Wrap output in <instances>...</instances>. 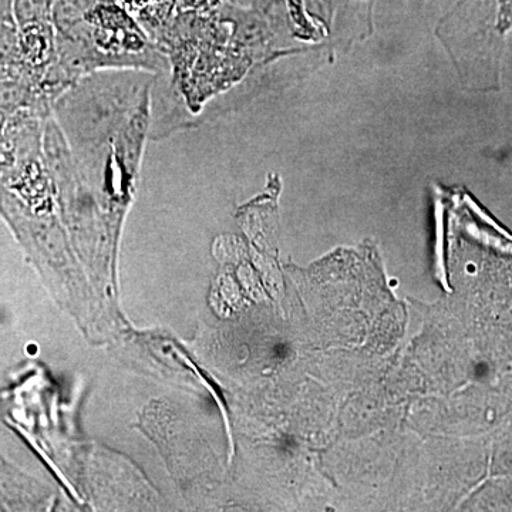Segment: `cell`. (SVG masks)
<instances>
[{
    "label": "cell",
    "instance_id": "3957f363",
    "mask_svg": "<svg viewBox=\"0 0 512 512\" xmlns=\"http://www.w3.org/2000/svg\"><path fill=\"white\" fill-rule=\"evenodd\" d=\"M50 8H52L50 0H13V19H15L16 28L52 20Z\"/></svg>",
    "mask_w": 512,
    "mask_h": 512
},
{
    "label": "cell",
    "instance_id": "7a4b0ae2",
    "mask_svg": "<svg viewBox=\"0 0 512 512\" xmlns=\"http://www.w3.org/2000/svg\"><path fill=\"white\" fill-rule=\"evenodd\" d=\"M124 8L136 18L154 43L170 25L178 10V0H119Z\"/></svg>",
    "mask_w": 512,
    "mask_h": 512
},
{
    "label": "cell",
    "instance_id": "277c9868",
    "mask_svg": "<svg viewBox=\"0 0 512 512\" xmlns=\"http://www.w3.org/2000/svg\"><path fill=\"white\" fill-rule=\"evenodd\" d=\"M500 10V22L503 25H511L512 22V0H497Z\"/></svg>",
    "mask_w": 512,
    "mask_h": 512
},
{
    "label": "cell",
    "instance_id": "52a82bcc",
    "mask_svg": "<svg viewBox=\"0 0 512 512\" xmlns=\"http://www.w3.org/2000/svg\"><path fill=\"white\" fill-rule=\"evenodd\" d=\"M50 2H53V0H50Z\"/></svg>",
    "mask_w": 512,
    "mask_h": 512
},
{
    "label": "cell",
    "instance_id": "5b68a950",
    "mask_svg": "<svg viewBox=\"0 0 512 512\" xmlns=\"http://www.w3.org/2000/svg\"><path fill=\"white\" fill-rule=\"evenodd\" d=\"M0 22L15 25V19H13V0H0Z\"/></svg>",
    "mask_w": 512,
    "mask_h": 512
},
{
    "label": "cell",
    "instance_id": "6da1fadb",
    "mask_svg": "<svg viewBox=\"0 0 512 512\" xmlns=\"http://www.w3.org/2000/svg\"><path fill=\"white\" fill-rule=\"evenodd\" d=\"M56 62L42 80L50 103L103 70L170 76L168 57L119 0H53Z\"/></svg>",
    "mask_w": 512,
    "mask_h": 512
},
{
    "label": "cell",
    "instance_id": "8992f818",
    "mask_svg": "<svg viewBox=\"0 0 512 512\" xmlns=\"http://www.w3.org/2000/svg\"><path fill=\"white\" fill-rule=\"evenodd\" d=\"M282 2H284V0H252V6L264 10V12H268V10L274 8V6L282 5Z\"/></svg>",
    "mask_w": 512,
    "mask_h": 512
}]
</instances>
